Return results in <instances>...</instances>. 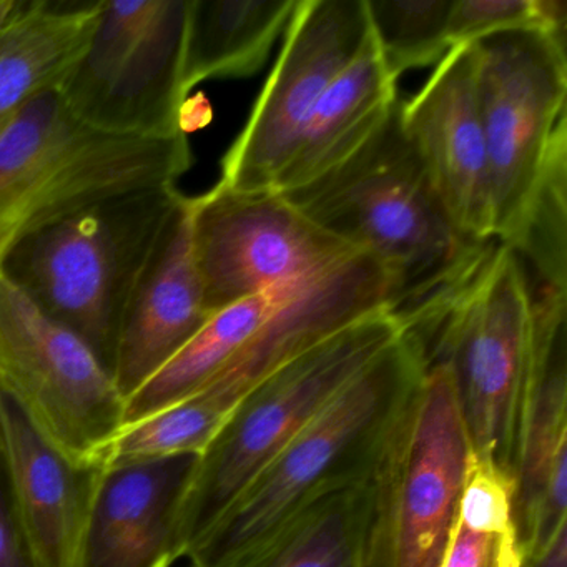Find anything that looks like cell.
I'll use <instances>...</instances> for the list:
<instances>
[{"mask_svg":"<svg viewBox=\"0 0 567 567\" xmlns=\"http://www.w3.org/2000/svg\"><path fill=\"white\" fill-rule=\"evenodd\" d=\"M506 247L516 255L533 290L567 291V128L554 141Z\"/></svg>","mask_w":567,"mask_h":567,"instance_id":"cb8c5ba5","label":"cell"},{"mask_svg":"<svg viewBox=\"0 0 567 567\" xmlns=\"http://www.w3.org/2000/svg\"><path fill=\"white\" fill-rule=\"evenodd\" d=\"M390 281L370 255L344 260L288 285L250 343L200 390L234 413L261 380L348 324L390 308Z\"/></svg>","mask_w":567,"mask_h":567,"instance_id":"5bb4252c","label":"cell"},{"mask_svg":"<svg viewBox=\"0 0 567 567\" xmlns=\"http://www.w3.org/2000/svg\"><path fill=\"white\" fill-rule=\"evenodd\" d=\"M210 318L192 245V198L184 195L118 334L111 374L122 398L147 383Z\"/></svg>","mask_w":567,"mask_h":567,"instance_id":"2e32d148","label":"cell"},{"mask_svg":"<svg viewBox=\"0 0 567 567\" xmlns=\"http://www.w3.org/2000/svg\"><path fill=\"white\" fill-rule=\"evenodd\" d=\"M400 102L340 165L280 194L318 227L383 268L391 313L430 297L483 245L467 240L451 224L404 134Z\"/></svg>","mask_w":567,"mask_h":567,"instance_id":"7a4b0ae2","label":"cell"},{"mask_svg":"<svg viewBox=\"0 0 567 567\" xmlns=\"http://www.w3.org/2000/svg\"><path fill=\"white\" fill-rule=\"evenodd\" d=\"M187 134L137 137L92 127L58 89L0 131V265L22 238L118 195L172 187L192 167Z\"/></svg>","mask_w":567,"mask_h":567,"instance_id":"277c9868","label":"cell"},{"mask_svg":"<svg viewBox=\"0 0 567 567\" xmlns=\"http://www.w3.org/2000/svg\"><path fill=\"white\" fill-rule=\"evenodd\" d=\"M298 0H190L185 89L257 74L285 34Z\"/></svg>","mask_w":567,"mask_h":567,"instance_id":"ffe728a7","label":"cell"},{"mask_svg":"<svg viewBox=\"0 0 567 567\" xmlns=\"http://www.w3.org/2000/svg\"><path fill=\"white\" fill-rule=\"evenodd\" d=\"M0 464L35 567H79L109 456L69 460L0 390Z\"/></svg>","mask_w":567,"mask_h":567,"instance_id":"9a60e30c","label":"cell"},{"mask_svg":"<svg viewBox=\"0 0 567 567\" xmlns=\"http://www.w3.org/2000/svg\"><path fill=\"white\" fill-rule=\"evenodd\" d=\"M398 99L370 31L360 54L318 102L274 192L297 190L340 165L386 121Z\"/></svg>","mask_w":567,"mask_h":567,"instance_id":"ac0fdd59","label":"cell"},{"mask_svg":"<svg viewBox=\"0 0 567 567\" xmlns=\"http://www.w3.org/2000/svg\"><path fill=\"white\" fill-rule=\"evenodd\" d=\"M198 454L109 464L79 567H171L177 514Z\"/></svg>","mask_w":567,"mask_h":567,"instance_id":"e0dca14e","label":"cell"},{"mask_svg":"<svg viewBox=\"0 0 567 567\" xmlns=\"http://www.w3.org/2000/svg\"><path fill=\"white\" fill-rule=\"evenodd\" d=\"M423 373L420 354L401 333L240 491L182 559L190 567H221L320 494L370 481Z\"/></svg>","mask_w":567,"mask_h":567,"instance_id":"3957f363","label":"cell"},{"mask_svg":"<svg viewBox=\"0 0 567 567\" xmlns=\"http://www.w3.org/2000/svg\"><path fill=\"white\" fill-rule=\"evenodd\" d=\"M0 390L75 463L107 457L124 430L125 400L107 367L2 271Z\"/></svg>","mask_w":567,"mask_h":567,"instance_id":"9c48e42d","label":"cell"},{"mask_svg":"<svg viewBox=\"0 0 567 567\" xmlns=\"http://www.w3.org/2000/svg\"><path fill=\"white\" fill-rule=\"evenodd\" d=\"M192 245L212 315L358 251L277 192H235L220 184L192 197Z\"/></svg>","mask_w":567,"mask_h":567,"instance_id":"7c38bea8","label":"cell"},{"mask_svg":"<svg viewBox=\"0 0 567 567\" xmlns=\"http://www.w3.org/2000/svg\"><path fill=\"white\" fill-rule=\"evenodd\" d=\"M401 334L381 308L261 380L198 454L177 514L178 559L240 491Z\"/></svg>","mask_w":567,"mask_h":567,"instance_id":"8992f818","label":"cell"},{"mask_svg":"<svg viewBox=\"0 0 567 567\" xmlns=\"http://www.w3.org/2000/svg\"><path fill=\"white\" fill-rule=\"evenodd\" d=\"M470 456L450 368L424 367L371 473L361 567H440Z\"/></svg>","mask_w":567,"mask_h":567,"instance_id":"52a82bcc","label":"cell"},{"mask_svg":"<svg viewBox=\"0 0 567 567\" xmlns=\"http://www.w3.org/2000/svg\"><path fill=\"white\" fill-rule=\"evenodd\" d=\"M393 315L424 367L450 368L471 454L516 483L536 381L533 297L516 255L486 241L447 284Z\"/></svg>","mask_w":567,"mask_h":567,"instance_id":"6da1fadb","label":"cell"},{"mask_svg":"<svg viewBox=\"0 0 567 567\" xmlns=\"http://www.w3.org/2000/svg\"><path fill=\"white\" fill-rule=\"evenodd\" d=\"M104 0L19 2L0 32V131L34 95L61 87L91 41Z\"/></svg>","mask_w":567,"mask_h":567,"instance_id":"d6986e66","label":"cell"},{"mask_svg":"<svg viewBox=\"0 0 567 567\" xmlns=\"http://www.w3.org/2000/svg\"><path fill=\"white\" fill-rule=\"evenodd\" d=\"M288 285L291 284L245 298L212 315L167 364L127 398L124 427L184 400L217 377L250 343Z\"/></svg>","mask_w":567,"mask_h":567,"instance_id":"7402d4cb","label":"cell"},{"mask_svg":"<svg viewBox=\"0 0 567 567\" xmlns=\"http://www.w3.org/2000/svg\"><path fill=\"white\" fill-rule=\"evenodd\" d=\"M368 38L364 0H298L277 64L225 154L218 184L274 192L318 102Z\"/></svg>","mask_w":567,"mask_h":567,"instance_id":"8fae6325","label":"cell"},{"mask_svg":"<svg viewBox=\"0 0 567 567\" xmlns=\"http://www.w3.org/2000/svg\"><path fill=\"white\" fill-rule=\"evenodd\" d=\"M513 501V477L471 454L440 567H520Z\"/></svg>","mask_w":567,"mask_h":567,"instance_id":"603a6c76","label":"cell"},{"mask_svg":"<svg viewBox=\"0 0 567 567\" xmlns=\"http://www.w3.org/2000/svg\"><path fill=\"white\" fill-rule=\"evenodd\" d=\"M540 31L566 41L564 0H454L450 19L451 49L489 35Z\"/></svg>","mask_w":567,"mask_h":567,"instance_id":"484cf974","label":"cell"},{"mask_svg":"<svg viewBox=\"0 0 567 567\" xmlns=\"http://www.w3.org/2000/svg\"><path fill=\"white\" fill-rule=\"evenodd\" d=\"M476 74V45H456L423 89L400 102V117L451 224L484 244L494 240L493 207Z\"/></svg>","mask_w":567,"mask_h":567,"instance_id":"4fadbf2b","label":"cell"},{"mask_svg":"<svg viewBox=\"0 0 567 567\" xmlns=\"http://www.w3.org/2000/svg\"><path fill=\"white\" fill-rule=\"evenodd\" d=\"M520 567H567V524L559 527L543 549L524 559Z\"/></svg>","mask_w":567,"mask_h":567,"instance_id":"83f0119b","label":"cell"},{"mask_svg":"<svg viewBox=\"0 0 567 567\" xmlns=\"http://www.w3.org/2000/svg\"><path fill=\"white\" fill-rule=\"evenodd\" d=\"M454 0H364L378 55L391 81L440 64L451 51Z\"/></svg>","mask_w":567,"mask_h":567,"instance_id":"d4e9b609","label":"cell"},{"mask_svg":"<svg viewBox=\"0 0 567 567\" xmlns=\"http://www.w3.org/2000/svg\"><path fill=\"white\" fill-rule=\"evenodd\" d=\"M190 0L105 2L87 48L58 89L85 124L112 134H187Z\"/></svg>","mask_w":567,"mask_h":567,"instance_id":"ba28073f","label":"cell"},{"mask_svg":"<svg viewBox=\"0 0 567 567\" xmlns=\"http://www.w3.org/2000/svg\"><path fill=\"white\" fill-rule=\"evenodd\" d=\"M493 238L513 240L557 135L567 128L566 41L513 31L474 42Z\"/></svg>","mask_w":567,"mask_h":567,"instance_id":"30bf717a","label":"cell"},{"mask_svg":"<svg viewBox=\"0 0 567 567\" xmlns=\"http://www.w3.org/2000/svg\"><path fill=\"white\" fill-rule=\"evenodd\" d=\"M370 481L315 497L221 567H361Z\"/></svg>","mask_w":567,"mask_h":567,"instance_id":"44dd1931","label":"cell"},{"mask_svg":"<svg viewBox=\"0 0 567 567\" xmlns=\"http://www.w3.org/2000/svg\"><path fill=\"white\" fill-rule=\"evenodd\" d=\"M0 567H35L0 464Z\"/></svg>","mask_w":567,"mask_h":567,"instance_id":"4316f807","label":"cell"},{"mask_svg":"<svg viewBox=\"0 0 567 567\" xmlns=\"http://www.w3.org/2000/svg\"><path fill=\"white\" fill-rule=\"evenodd\" d=\"M184 195H118L19 240L0 271L74 331L111 371L132 297Z\"/></svg>","mask_w":567,"mask_h":567,"instance_id":"5b68a950","label":"cell"}]
</instances>
